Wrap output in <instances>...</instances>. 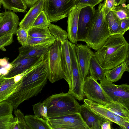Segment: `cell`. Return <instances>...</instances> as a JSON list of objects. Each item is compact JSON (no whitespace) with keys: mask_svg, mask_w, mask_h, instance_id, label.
Masks as SVG:
<instances>
[{"mask_svg":"<svg viewBox=\"0 0 129 129\" xmlns=\"http://www.w3.org/2000/svg\"><path fill=\"white\" fill-rule=\"evenodd\" d=\"M47 72L45 61L22 78L19 84L6 100L12 104L14 109H17L24 101L37 95L41 91L48 79Z\"/></svg>","mask_w":129,"mask_h":129,"instance_id":"1","label":"cell"},{"mask_svg":"<svg viewBox=\"0 0 129 129\" xmlns=\"http://www.w3.org/2000/svg\"><path fill=\"white\" fill-rule=\"evenodd\" d=\"M124 35H110L94 52V56L104 69H111L129 59V44Z\"/></svg>","mask_w":129,"mask_h":129,"instance_id":"2","label":"cell"},{"mask_svg":"<svg viewBox=\"0 0 129 129\" xmlns=\"http://www.w3.org/2000/svg\"><path fill=\"white\" fill-rule=\"evenodd\" d=\"M105 2L100 3L95 10L85 42L88 46L95 51L100 49L110 36L103 12Z\"/></svg>","mask_w":129,"mask_h":129,"instance_id":"3","label":"cell"},{"mask_svg":"<svg viewBox=\"0 0 129 129\" xmlns=\"http://www.w3.org/2000/svg\"><path fill=\"white\" fill-rule=\"evenodd\" d=\"M48 118L60 116L79 113V104L68 92L52 94L45 100Z\"/></svg>","mask_w":129,"mask_h":129,"instance_id":"4","label":"cell"},{"mask_svg":"<svg viewBox=\"0 0 129 129\" xmlns=\"http://www.w3.org/2000/svg\"><path fill=\"white\" fill-rule=\"evenodd\" d=\"M62 44L56 39L45 54L48 79L52 83L65 78L60 64Z\"/></svg>","mask_w":129,"mask_h":129,"instance_id":"5","label":"cell"},{"mask_svg":"<svg viewBox=\"0 0 129 129\" xmlns=\"http://www.w3.org/2000/svg\"><path fill=\"white\" fill-rule=\"evenodd\" d=\"M76 0H44L43 10L51 23L68 17Z\"/></svg>","mask_w":129,"mask_h":129,"instance_id":"6","label":"cell"},{"mask_svg":"<svg viewBox=\"0 0 129 129\" xmlns=\"http://www.w3.org/2000/svg\"><path fill=\"white\" fill-rule=\"evenodd\" d=\"M70 55L72 75V86L68 92L79 100L84 97L83 88L84 80L83 79L75 49L76 44L68 41Z\"/></svg>","mask_w":129,"mask_h":129,"instance_id":"7","label":"cell"},{"mask_svg":"<svg viewBox=\"0 0 129 129\" xmlns=\"http://www.w3.org/2000/svg\"><path fill=\"white\" fill-rule=\"evenodd\" d=\"M83 91L84 96L93 103L105 106L112 101L97 80L90 76L84 80Z\"/></svg>","mask_w":129,"mask_h":129,"instance_id":"8","label":"cell"},{"mask_svg":"<svg viewBox=\"0 0 129 129\" xmlns=\"http://www.w3.org/2000/svg\"><path fill=\"white\" fill-rule=\"evenodd\" d=\"M100 81V84L112 101L119 103L129 109V85H115L106 77Z\"/></svg>","mask_w":129,"mask_h":129,"instance_id":"9","label":"cell"},{"mask_svg":"<svg viewBox=\"0 0 129 129\" xmlns=\"http://www.w3.org/2000/svg\"><path fill=\"white\" fill-rule=\"evenodd\" d=\"M52 129H89L79 113L49 118Z\"/></svg>","mask_w":129,"mask_h":129,"instance_id":"10","label":"cell"},{"mask_svg":"<svg viewBox=\"0 0 129 129\" xmlns=\"http://www.w3.org/2000/svg\"><path fill=\"white\" fill-rule=\"evenodd\" d=\"M95 9L87 6L80 9L78 21V41L85 42Z\"/></svg>","mask_w":129,"mask_h":129,"instance_id":"11","label":"cell"},{"mask_svg":"<svg viewBox=\"0 0 129 129\" xmlns=\"http://www.w3.org/2000/svg\"><path fill=\"white\" fill-rule=\"evenodd\" d=\"M75 49L82 77L85 80L89 76L90 61L94 52L86 45L81 44L76 45Z\"/></svg>","mask_w":129,"mask_h":129,"instance_id":"12","label":"cell"},{"mask_svg":"<svg viewBox=\"0 0 129 129\" xmlns=\"http://www.w3.org/2000/svg\"><path fill=\"white\" fill-rule=\"evenodd\" d=\"M5 12L0 20V37L9 34H16L19 23V17L15 12L9 11Z\"/></svg>","mask_w":129,"mask_h":129,"instance_id":"13","label":"cell"},{"mask_svg":"<svg viewBox=\"0 0 129 129\" xmlns=\"http://www.w3.org/2000/svg\"><path fill=\"white\" fill-rule=\"evenodd\" d=\"M42 55L16 60H14L11 63V68L5 75L4 77L12 78L22 74L36 62Z\"/></svg>","mask_w":129,"mask_h":129,"instance_id":"14","label":"cell"},{"mask_svg":"<svg viewBox=\"0 0 129 129\" xmlns=\"http://www.w3.org/2000/svg\"><path fill=\"white\" fill-rule=\"evenodd\" d=\"M68 41L67 39L62 44L60 64L65 76L64 79L68 84L69 90H70L72 87V75L71 62Z\"/></svg>","mask_w":129,"mask_h":129,"instance_id":"15","label":"cell"},{"mask_svg":"<svg viewBox=\"0 0 129 129\" xmlns=\"http://www.w3.org/2000/svg\"><path fill=\"white\" fill-rule=\"evenodd\" d=\"M52 45L45 44L30 46L26 45L24 46H21L18 48L19 54L18 56L14 60L41 56L43 55H45Z\"/></svg>","mask_w":129,"mask_h":129,"instance_id":"16","label":"cell"},{"mask_svg":"<svg viewBox=\"0 0 129 129\" xmlns=\"http://www.w3.org/2000/svg\"><path fill=\"white\" fill-rule=\"evenodd\" d=\"M79 113L89 129H101L102 124L107 121L90 110L85 103L80 105Z\"/></svg>","mask_w":129,"mask_h":129,"instance_id":"17","label":"cell"},{"mask_svg":"<svg viewBox=\"0 0 129 129\" xmlns=\"http://www.w3.org/2000/svg\"><path fill=\"white\" fill-rule=\"evenodd\" d=\"M81 8L75 6L70 12L68 17V38L71 43L77 44L78 18Z\"/></svg>","mask_w":129,"mask_h":129,"instance_id":"18","label":"cell"},{"mask_svg":"<svg viewBox=\"0 0 129 129\" xmlns=\"http://www.w3.org/2000/svg\"><path fill=\"white\" fill-rule=\"evenodd\" d=\"M44 0H39L30 9L19 22L20 27L28 30L41 12L43 10Z\"/></svg>","mask_w":129,"mask_h":129,"instance_id":"19","label":"cell"},{"mask_svg":"<svg viewBox=\"0 0 129 129\" xmlns=\"http://www.w3.org/2000/svg\"><path fill=\"white\" fill-rule=\"evenodd\" d=\"M84 102L89 109L96 115L111 123L114 122L115 115L104 106L93 103L87 99H84Z\"/></svg>","mask_w":129,"mask_h":129,"instance_id":"20","label":"cell"},{"mask_svg":"<svg viewBox=\"0 0 129 129\" xmlns=\"http://www.w3.org/2000/svg\"><path fill=\"white\" fill-rule=\"evenodd\" d=\"M20 80L16 81L15 77H5L4 81L0 85V103L8 99L19 84Z\"/></svg>","mask_w":129,"mask_h":129,"instance_id":"21","label":"cell"},{"mask_svg":"<svg viewBox=\"0 0 129 129\" xmlns=\"http://www.w3.org/2000/svg\"><path fill=\"white\" fill-rule=\"evenodd\" d=\"M129 64L128 59L111 69L107 70L105 73L106 77L112 82L118 81L125 72H129Z\"/></svg>","mask_w":129,"mask_h":129,"instance_id":"22","label":"cell"},{"mask_svg":"<svg viewBox=\"0 0 129 129\" xmlns=\"http://www.w3.org/2000/svg\"><path fill=\"white\" fill-rule=\"evenodd\" d=\"M24 117L30 129H52L48 122L42 117L30 115H27Z\"/></svg>","mask_w":129,"mask_h":129,"instance_id":"23","label":"cell"},{"mask_svg":"<svg viewBox=\"0 0 129 129\" xmlns=\"http://www.w3.org/2000/svg\"><path fill=\"white\" fill-rule=\"evenodd\" d=\"M107 70L102 67L94 55L91 59L89 66L90 76L97 80H100L106 77L105 73Z\"/></svg>","mask_w":129,"mask_h":129,"instance_id":"24","label":"cell"},{"mask_svg":"<svg viewBox=\"0 0 129 129\" xmlns=\"http://www.w3.org/2000/svg\"><path fill=\"white\" fill-rule=\"evenodd\" d=\"M106 19L110 35L124 34L125 33L123 31L120 27V20L117 18L112 11L107 14Z\"/></svg>","mask_w":129,"mask_h":129,"instance_id":"25","label":"cell"},{"mask_svg":"<svg viewBox=\"0 0 129 129\" xmlns=\"http://www.w3.org/2000/svg\"><path fill=\"white\" fill-rule=\"evenodd\" d=\"M4 8L15 12H24L27 6L24 0H1Z\"/></svg>","mask_w":129,"mask_h":129,"instance_id":"26","label":"cell"},{"mask_svg":"<svg viewBox=\"0 0 129 129\" xmlns=\"http://www.w3.org/2000/svg\"><path fill=\"white\" fill-rule=\"evenodd\" d=\"M104 106L115 115L129 118V109L122 104L112 101Z\"/></svg>","mask_w":129,"mask_h":129,"instance_id":"27","label":"cell"},{"mask_svg":"<svg viewBox=\"0 0 129 129\" xmlns=\"http://www.w3.org/2000/svg\"><path fill=\"white\" fill-rule=\"evenodd\" d=\"M48 28L51 34L61 44L63 43L68 39L67 33L59 26L50 23Z\"/></svg>","mask_w":129,"mask_h":129,"instance_id":"28","label":"cell"},{"mask_svg":"<svg viewBox=\"0 0 129 129\" xmlns=\"http://www.w3.org/2000/svg\"><path fill=\"white\" fill-rule=\"evenodd\" d=\"M56 39L52 35L50 37L44 38H34L28 36L26 44L32 46L45 44L52 45Z\"/></svg>","mask_w":129,"mask_h":129,"instance_id":"29","label":"cell"},{"mask_svg":"<svg viewBox=\"0 0 129 129\" xmlns=\"http://www.w3.org/2000/svg\"><path fill=\"white\" fill-rule=\"evenodd\" d=\"M15 115V121L12 129H30L26 124L24 114L19 109L14 111Z\"/></svg>","mask_w":129,"mask_h":129,"instance_id":"30","label":"cell"},{"mask_svg":"<svg viewBox=\"0 0 129 129\" xmlns=\"http://www.w3.org/2000/svg\"><path fill=\"white\" fill-rule=\"evenodd\" d=\"M112 11L119 20L129 18V5L123 3L115 7Z\"/></svg>","mask_w":129,"mask_h":129,"instance_id":"31","label":"cell"},{"mask_svg":"<svg viewBox=\"0 0 129 129\" xmlns=\"http://www.w3.org/2000/svg\"><path fill=\"white\" fill-rule=\"evenodd\" d=\"M52 35L48 27L41 28L32 27L30 28L28 30V36L32 37H47Z\"/></svg>","mask_w":129,"mask_h":129,"instance_id":"32","label":"cell"},{"mask_svg":"<svg viewBox=\"0 0 129 129\" xmlns=\"http://www.w3.org/2000/svg\"><path fill=\"white\" fill-rule=\"evenodd\" d=\"M33 107L35 115L39 117H41L48 121L47 108L44 103L40 101L34 105Z\"/></svg>","mask_w":129,"mask_h":129,"instance_id":"33","label":"cell"},{"mask_svg":"<svg viewBox=\"0 0 129 129\" xmlns=\"http://www.w3.org/2000/svg\"><path fill=\"white\" fill-rule=\"evenodd\" d=\"M50 23L44 11L43 10L36 18L31 27L45 28L48 27Z\"/></svg>","mask_w":129,"mask_h":129,"instance_id":"34","label":"cell"},{"mask_svg":"<svg viewBox=\"0 0 129 129\" xmlns=\"http://www.w3.org/2000/svg\"><path fill=\"white\" fill-rule=\"evenodd\" d=\"M14 121L12 114L0 117V129H11Z\"/></svg>","mask_w":129,"mask_h":129,"instance_id":"35","label":"cell"},{"mask_svg":"<svg viewBox=\"0 0 129 129\" xmlns=\"http://www.w3.org/2000/svg\"><path fill=\"white\" fill-rule=\"evenodd\" d=\"M13 109L12 104L7 100L0 103V117L12 114Z\"/></svg>","mask_w":129,"mask_h":129,"instance_id":"36","label":"cell"},{"mask_svg":"<svg viewBox=\"0 0 129 129\" xmlns=\"http://www.w3.org/2000/svg\"><path fill=\"white\" fill-rule=\"evenodd\" d=\"M16 34L17 40L21 46L26 45L28 37V30L19 27L17 29Z\"/></svg>","mask_w":129,"mask_h":129,"instance_id":"37","label":"cell"},{"mask_svg":"<svg viewBox=\"0 0 129 129\" xmlns=\"http://www.w3.org/2000/svg\"><path fill=\"white\" fill-rule=\"evenodd\" d=\"M103 0H76L75 6L82 8L89 6L94 7L101 2Z\"/></svg>","mask_w":129,"mask_h":129,"instance_id":"38","label":"cell"},{"mask_svg":"<svg viewBox=\"0 0 129 129\" xmlns=\"http://www.w3.org/2000/svg\"><path fill=\"white\" fill-rule=\"evenodd\" d=\"M13 36L11 34L0 37V49L12 44L13 41Z\"/></svg>","mask_w":129,"mask_h":129,"instance_id":"39","label":"cell"},{"mask_svg":"<svg viewBox=\"0 0 129 129\" xmlns=\"http://www.w3.org/2000/svg\"><path fill=\"white\" fill-rule=\"evenodd\" d=\"M116 6V4L115 0H105L103 9L105 16L106 17L107 14L112 11Z\"/></svg>","mask_w":129,"mask_h":129,"instance_id":"40","label":"cell"},{"mask_svg":"<svg viewBox=\"0 0 129 129\" xmlns=\"http://www.w3.org/2000/svg\"><path fill=\"white\" fill-rule=\"evenodd\" d=\"M120 27L123 31L125 33L129 29V18L120 20Z\"/></svg>","mask_w":129,"mask_h":129,"instance_id":"41","label":"cell"},{"mask_svg":"<svg viewBox=\"0 0 129 129\" xmlns=\"http://www.w3.org/2000/svg\"><path fill=\"white\" fill-rule=\"evenodd\" d=\"M114 122L120 126L125 121H129V118L115 115L113 118Z\"/></svg>","mask_w":129,"mask_h":129,"instance_id":"42","label":"cell"},{"mask_svg":"<svg viewBox=\"0 0 129 129\" xmlns=\"http://www.w3.org/2000/svg\"><path fill=\"white\" fill-rule=\"evenodd\" d=\"M109 121H106L103 122L101 125V129H111V124Z\"/></svg>","mask_w":129,"mask_h":129,"instance_id":"43","label":"cell"},{"mask_svg":"<svg viewBox=\"0 0 129 129\" xmlns=\"http://www.w3.org/2000/svg\"><path fill=\"white\" fill-rule=\"evenodd\" d=\"M39 0H24L27 6L31 7Z\"/></svg>","mask_w":129,"mask_h":129,"instance_id":"44","label":"cell"},{"mask_svg":"<svg viewBox=\"0 0 129 129\" xmlns=\"http://www.w3.org/2000/svg\"><path fill=\"white\" fill-rule=\"evenodd\" d=\"M120 127L122 129H129V121L124 122Z\"/></svg>","mask_w":129,"mask_h":129,"instance_id":"45","label":"cell"},{"mask_svg":"<svg viewBox=\"0 0 129 129\" xmlns=\"http://www.w3.org/2000/svg\"><path fill=\"white\" fill-rule=\"evenodd\" d=\"M8 60L6 58H4L0 59V66H4L7 63Z\"/></svg>","mask_w":129,"mask_h":129,"instance_id":"46","label":"cell"},{"mask_svg":"<svg viewBox=\"0 0 129 129\" xmlns=\"http://www.w3.org/2000/svg\"><path fill=\"white\" fill-rule=\"evenodd\" d=\"M116 4V6L119 5L123 3H125L126 0H115Z\"/></svg>","mask_w":129,"mask_h":129,"instance_id":"47","label":"cell"},{"mask_svg":"<svg viewBox=\"0 0 129 129\" xmlns=\"http://www.w3.org/2000/svg\"><path fill=\"white\" fill-rule=\"evenodd\" d=\"M4 76H3L0 78V85L3 82L5 79Z\"/></svg>","mask_w":129,"mask_h":129,"instance_id":"48","label":"cell"},{"mask_svg":"<svg viewBox=\"0 0 129 129\" xmlns=\"http://www.w3.org/2000/svg\"><path fill=\"white\" fill-rule=\"evenodd\" d=\"M5 12L0 13V20L5 14Z\"/></svg>","mask_w":129,"mask_h":129,"instance_id":"49","label":"cell"},{"mask_svg":"<svg viewBox=\"0 0 129 129\" xmlns=\"http://www.w3.org/2000/svg\"><path fill=\"white\" fill-rule=\"evenodd\" d=\"M5 75L3 74H0V78L1 77L5 76Z\"/></svg>","mask_w":129,"mask_h":129,"instance_id":"50","label":"cell"},{"mask_svg":"<svg viewBox=\"0 0 129 129\" xmlns=\"http://www.w3.org/2000/svg\"><path fill=\"white\" fill-rule=\"evenodd\" d=\"M2 4L1 3V1L0 0V9L1 8V6H2Z\"/></svg>","mask_w":129,"mask_h":129,"instance_id":"51","label":"cell"}]
</instances>
